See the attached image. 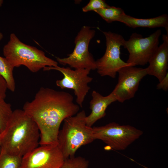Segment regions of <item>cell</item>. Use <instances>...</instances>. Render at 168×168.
<instances>
[{
	"label": "cell",
	"mask_w": 168,
	"mask_h": 168,
	"mask_svg": "<svg viewBox=\"0 0 168 168\" xmlns=\"http://www.w3.org/2000/svg\"><path fill=\"white\" fill-rule=\"evenodd\" d=\"M79 109L70 93L43 87L40 89L32 100L26 101L23 107L39 128L40 145L57 144L61 123L76 114Z\"/></svg>",
	"instance_id": "cell-1"
},
{
	"label": "cell",
	"mask_w": 168,
	"mask_h": 168,
	"mask_svg": "<svg viewBox=\"0 0 168 168\" xmlns=\"http://www.w3.org/2000/svg\"><path fill=\"white\" fill-rule=\"evenodd\" d=\"M40 133L34 120L22 110L12 114L0 135V152L23 157L39 144Z\"/></svg>",
	"instance_id": "cell-2"
},
{
	"label": "cell",
	"mask_w": 168,
	"mask_h": 168,
	"mask_svg": "<svg viewBox=\"0 0 168 168\" xmlns=\"http://www.w3.org/2000/svg\"><path fill=\"white\" fill-rule=\"evenodd\" d=\"M84 110L64 120L62 129L57 137V145L64 159L75 156L81 147L92 142L94 140L92 128L86 124Z\"/></svg>",
	"instance_id": "cell-3"
},
{
	"label": "cell",
	"mask_w": 168,
	"mask_h": 168,
	"mask_svg": "<svg viewBox=\"0 0 168 168\" xmlns=\"http://www.w3.org/2000/svg\"><path fill=\"white\" fill-rule=\"evenodd\" d=\"M3 54L15 68L23 65L30 71L36 72L46 67H56L58 62L47 57L44 52L37 48L21 42L14 33L3 47Z\"/></svg>",
	"instance_id": "cell-4"
},
{
	"label": "cell",
	"mask_w": 168,
	"mask_h": 168,
	"mask_svg": "<svg viewBox=\"0 0 168 168\" xmlns=\"http://www.w3.org/2000/svg\"><path fill=\"white\" fill-rule=\"evenodd\" d=\"M92 128L94 140H101L109 149L116 150H125L143 133L133 126L121 125L114 122Z\"/></svg>",
	"instance_id": "cell-5"
},
{
	"label": "cell",
	"mask_w": 168,
	"mask_h": 168,
	"mask_svg": "<svg viewBox=\"0 0 168 168\" xmlns=\"http://www.w3.org/2000/svg\"><path fill=\"white\" fill-rule=\"evenodd\" d=\"M102 32L106 39V50L103 56L96 61V69L101 77L108 76L115 78L121 68L133 65L120 58V47L123 46L125 40L123 36L110 31Z\"/></svg>",
	"instance_id": "cell-6"
},
{
	"label": "cell",
	"mask_w": 168,
	"mask_h": 168,
	"mask_svg": "<svg viewBox=\"0 0 168 168\" xmlns=\"http://www.w3.org/2000/svg\"><path fill=\"white\" fill-rule=\"evenodd\" d=\"M95 34V30L90 27L83 26L75 38L73 52L66 58L57 57V61L62 65H68L75 69H96V61L88 49L89 43Z\"/></svg>",
	"instance_id": "cell-7"
},
{
	"label": "cell",
	"mask_w": 168,
	"mask_h": 168,
	"mask_svg": "<svg viewBox=\"0 0 168 168\" xmlns=\"http://www.w3.org/2000/svg\"><path fill=\"white\" fill-rule=\"evenodd\" d=\"M161 34L160 29L145 38L138 33H132L128 40H125L123 46L129 53L126 62L134 66L147 63L159 46Z\"/></svg>",
	"instance_id": "cell-8"
},
{
	"label": "cell",
	"mask_w": 168,
	"mask_h": 168,
	"mask_svg": "<svg viewBox=\"0 0 168 168\" xmlns=\"http://www.w3.org/2000/svg\"><path fill=\"white\" fill-rule=\"evenodd\" d=\"M43 70L44 71L55 70L62 73L63 77L56 81V85L62 89L73 90L76 97V102L80 107H82L85 97L90 89L88 84L93 80L92 77L89 76L90 70L77 69L73 70L69 67L58 66L45 67Z\"/></svg>",
	"instance_id": "cell-9"
},
{
	"label": "cell",
	"mask_w": 168,
	"mask_h": 168,
	"mask_svg": "<svg viewBox=\"0 0 168 168\" xmlns=\"http://www.w3.org/2000/svg\"><path fill=\"white\" fill-rule=\"evenodd\" d=\"M64 160L57 144L40 145L22 157L21 168H60Z\"/></svg>",
	"instance_id": "cell-10"
},
{
	"label": "cell",
	"mask_w": 168,
	"mask_h": 168,
	"mask_svg": "<svg viewBox=\"0 0 168 168\" xmlns=\"http://www.w3.org/2000/svg\"><path fill=\"white\" fill-rule=\"evenodd\" d=\"M118 73V82L111 93L116 101L123 103L134 96L140 81L147 74L146 68L132 65L122 68Z\"/></svg>",
	"instance_id": "cell-11"
},
{
	"label": "cell",
	"mask_w": 168,
	"mask_h": 168,
	"mask_svg": "<svg viewBox=\"0 0 168 168\" xmlns=\"http://www.w3.org/2000/svg\"><path fill=\"white\" fill-rule=\"evenodd\" d=\"M163 43L150 58L146 68L147 74L155 77L159 82L168 73V34L163 35Z\"/></svg>",
	"instance_id": "cell-12"
},
{
	"label": "cell",
	"mask_w": 168,
	"mask_h": 168,
	"mask_svg": "<svg viewBox=\"0 0 168 168\" xmlns=\"http://www.w3.org/2000/svg\"><path fill=\"white\" fill-rule=\"evenodd\" d=\"M92 98L90 102L91 112L86 116V125L91 126L98 120L104 118L106 115L105 110L111 103L116 101L114 95L111 92L107 96H104L95 91L91 94Z\"/></svg>",
	"instance_id": "cell-13"
},
{
	"label": "cell",
	"mask_w": 168,
	"mask_h": 168,
	"mask_svg": "<svg viewBox=\"0 0 168 168\" xmlns=\"http://www.w3.org/2000/svg\"><path fill=\"white\" fill-rule=\"evenodd\" d=\"M119 21L133 28L163 27L168 33V16L166 14L152 18L142 19L134 17L125 13L120 17Z\"/></svg>",
	"instance_id": "cell-14"
},
{
	"label": "cell",
	"mask_w": 168,
	"mask_h": 168,
	"mask_svg": "<svg viewBox=\"0 0 168 168\" xmlns=\"http://www.w3.org/2000/svg\"><path fill=\"white\" fill-rule=\"evenodd\" d=\"M14 68L4 57L0 56V75L5 80L8 89L12 92L15 89V81L13 75Z\"/></svg>",
	"instance_id": "cell-15"
},
{
	"label": "cell",
	"mask_w": 168,
	"mask_h": 168,
	"mask_svg": "<svg viewBox=\"0 0 168 168\" xmlns=\"http://www.w3.org/2000/svg\"><path fill=\"white\" fill-rule=\"evenodd\" d=\"M95 12L109 23L115 21H119L120 17L125 13L121 8L110 6L96 10Z\"/></svg>",
	"instance_id": "cell-16"
},
{
	"label": "cell",
	"mask_w": 168,
	"mask_h": 168,
	"mask_svg": "<svg viewBox=\"0 0 168 168\" xmlns=\"http://www.w3.org/2000/svg\"><path fill=\"white\" fill-rule=\"evenodd\" d=\"M22 157L0 152V168H21Z\"/></svg>",
	"instance_id": "cell-17"
},
{
	"label": "cell",
	"mask_w": 168,
	"mask_h": 168,
	"mask_svg": "<svg viewBox=\"0 0 168 168\" xmlns=\"http://www.w3.org/2000/svg\"><path fill=\"white\" fill-rule=\"evenodd\" d=\"M13 111L11 105L5 100L0 101V133L5 129Z\"/></svg>",
	"instance_id": "cell-18"
},
{
	"label": "cell",
	"mask_w": 168,
	"mask_h": 168,
	"mask_svg": "<svg viewBox=\"0 0 168 168\" xmlns=\"http://www.w3.org/2000/svg\"><path fill=\"white\" fill-rule=\"evenodd\" d=\"M89 161L80 156H74L64 159L60 168H88Z\"/></svg>",
	"instance_id": "cell-19"
},
{
	"label": "cell",
	"mask_w": 168,
	"mask_h": 168,
	"mask_svg": "<svg viewBox=\"0 0 168 168\" xmlns=\"http://www.w3.org/2000/svg\"><path fill=\"white\" fill-rule=\"evenodd\" d=\"M109 6L103 0H90L87 4L82 8L84 12L90 11L94 12L97 10L108 7Z\"/></svg>",
	"instance_id": "cell-20"
},
{
	"label": "cell",
	"mask_w": 168,
	"mask_h": 168,
	"mask_svg": "<svg viewBox=\"0 0 168 168\" xmlns=\"http://www.w3.org/2000/svg\"><path fill=\"white\" fill-rule=\"evenodd\" d=\"M7 89V86L5 80L0 75V101L5 100Z\"/></svg>",
	"instance_id": "cell-21"
},
{
	"label": "cell",
	"mask_w": 168,
	"mask_h": 168,
	"mask_svg": "<svg viewBox=\"0 0 168 168\" xmlns=\"http://www.w3.org/2000/svg\"><path fill=\"white\" fill-rule=\"evenodd\" d=\"M156 88L157 89H162L165 91H167L168 90V73L157 85Z\"/></svg>",
	"instance_id": "cell-22"
},
{
	"label": "cell",
	"mask_w": 168,
	"mask_h": 168,
	"mask_svg": "<svg viewBox=\"0 0 168 168\" xmlns=\"http://www.w3.org/2000/svg\"><path fill=\"white\" fill-rule=\"evenodd\" d=\"M3 37V34L0 32V41L2 39Z\"/></svg>",
	"instance_id": "cell-23"
},
{
	"label": "cell",
	"mask_w": 168,
	"mask_h": 168,
	"mask_svg": "<svg viewBox=\"0 0 168 168\" xmlns=\"http://www.w3.org/2000/svg\"><path fill=\"white\" fill-rule=\"evenodd\" d=\"M3 2V1L2 0H0V7H1Z\"/></svg>",
	"instance_id": "cell-24"
},
{
	"label": "cell",
	"mask_w": 168,
	"mask_h": 168,
	"mask_svg": "<svg viewBox=\"0 0 168 168\" xmlns=\"http://www.w3.org/2000/svg\"><path fill=\"white\" fill-rule=\"evenodd\" d=\"M1 133H0V135Z\"/></svg>",
	"instance_id": "cell-25"
}]
</instances>
